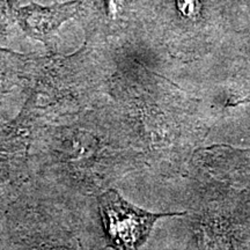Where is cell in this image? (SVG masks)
Returning <instances> with one entry per match:
<instances>
[{
  "instance_id": "cell-1",
  "label": "cell",
  "mask_w": 250,
  "mask_h": 250,
  "mask_svg": "<svg viewBox=\"0 0 250 250\" xmlns=\"http://www.w3.org/2000/svg\"><path fill=\"white\" fill-rule=\"evenodd\" d=\"M99 208L105 237L116 250H138L155 221L168 215L142 210L111 189L99 197Z\"/></svg>"
},
{
  "instance_id": "cell-3",
  "label": "cell",
  "mask_w": 250,
  "mask_h": 250,
  "mask_svg": "<svg viewBox=\"0 0 250 250\" xmlns=\"http://www.w3.org/2000/svg\"><path fill=\"white\" fill-rule=\"evenodd\" d=\"M18 11L17 0H0V30L6 31L17 21Z\"/></svg>"
},
{
  "instance_id": "cell-2",
  "label": "cell",
  "mask_w": 250,
  "mask_h": 250,
  "mask_svg": "<svg viewBox=\"0 0 250 250\" xmlns=\"http://www.w3.org/2000/svg\"><path fill=\"white\" fill-rule=\"evenodd\" d=\"M80 5L81 0L50 6L29 4L19 8L17 21L28 36L49 46L59 27L78 14Z\"/></svg>"
}]
</instances>
